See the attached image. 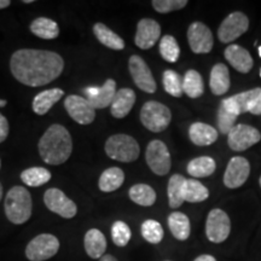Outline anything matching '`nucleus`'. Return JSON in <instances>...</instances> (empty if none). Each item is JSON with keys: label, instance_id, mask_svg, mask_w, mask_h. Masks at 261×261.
I'll return each instance as SVG.
<instances>
[{"label": "nucleus", "instance_id": "32", "mask_svg": "<svg viewBox=\"0 0 261 261\" xmlns=\"http://www.w3.org/2000/svg\"><path fill=\"white\" fill-rule=\"evenodd\" d=\"M182 91L190 98H198L204 92V85L197 70H188L182 79Z\"/></svg>", "mask_w": 261, "mask_h": 261}, {"label": "nucleus", "instance_id": "23", "mask_svg": "<svg viewBox=\"0 0 261 261\" xmlns=\"http://www.w3.org/2000/svg\"><path fill=\"white\" fill-rule=\"evenodd\" d=\"M64 96V91L61 89H51L38 93L33 99V112L37 115H45L51 108Z\"/></svg>", "mask_w": 261, "mask_h": 261}, {"label": "nucleus", "instance_id": "46", "mask_svg": "<svg viewBox=\"0 0 261 261\" xmlns=\"http://www.w3.org/2000/svg\"><path fill=\"white\" fill-rule=\"evenodd\" d=\"M6 106V100L0 99V108H4Z\"/></svg>", "mask_w": 261, "mask_h": 261}, {"label": "nucleus", "instance_id": "51", "mask_svg": "<svg viewBox=\"0 0 261 261\" xmlns=\"http://www.w3.org/2000/svg\"><path fill=\"white\" fill-rule=\"evenodd\" d=\"M0 167H2V161H0Z\"/></svg>", "mask_w": 261, "mask_h": 261}, {"label": "nucleus", "instance_id": "18", "mask_svg": "<svg viewBox=\"0 0 261 261\" xmlns=\"http://www.w3.org/2000/svg\"><path fill=\"white\" fill-rule=\"evenodd\" d=\"M261 93L260 87L256 89L246 91V92L234 94L228 98H225L221 102L220 106L224 108L225 110H227L228 113L233 114V115H242L244 113H248L250 104L255 98Z\"/></svg>", "mask_w": 261, "mask_h": 261}, {"label": "nucleus", "instance_id": "12", "mask_svg": "<svg viewBox=\"0 0 261 261\" xmlns=\"http://www.w3.org/2000/svg\"><path fill=\"white\" fill-rule=\"evenodd\" d=\"M249 28V18L243 12H232L221 22L218 29V38L224 44L236 40Z\"/></svg>", "mask_w": 261, "mask_h": 261}, {"label": "nucleus", "instance_id": "8", "mask_svg": "<svg viewBox=\"0 0 261 261\" xmlns=\"http://www.w3.org/2000/svg\"><path fill=\"white\" fill-rule=\"evenodd\" d=\"M231 231V221L223 210H212L205 221V234L213 243H223Z\"/></svg>", "mask_w": 261, "mask_h": 261}, {"label": "nucleus", "instance_id": "47", "mask_svg": "<svg viewBox=\"0 0 261 261\" xmlns=\"http://www.w3.org/2000/svg\"><path fill=\"white\" fill-rule=\"evenodd\" d=\"M2 198H3V185L2 182H0V201H2Z\"/></svg>", "mask_w": 261, "mask_h": 261}, {"label": "nucleus", "instance_id": "21", "mask_svg": "<svg viewBox=\"0 0 261 261\" xmlns=\"http://www.w3.org/2000/svg\"><path fill=\"white\" fill-rule=\"evenodd\" d=\"M84 246L86 254L91 259H100L107 250V240L104 233L98 228H91L85 234Z\"/></svg>", "mask_w": 261, "mask_h": 261}, {"label": "nucleus", "instance_id": "38", "mask_svg": "<svg viewBox=\"0 0 261 261\" xmlns=\"http://www.w3.org/2000/svg\"><path fill=\"white\" fill-rule=\"evenodd\" d=\"M130 237H132V232H130V228L125 221L117 220L113 224L112 238L115 246L120 248L126 247L129 242Z\"/></svg>", "mask_w": 261, "mask_h": 261}, {"label": "nucleus", "instance_id": "6", "mask_svg": "<svg viewBox=\"0 0 261 261\" xmlns=\"http://www.w3.org/2000/svg\"><path fill=\"white\" fill-rule=\"evenodd\" d=\"M60 250V241L51 233L34 237L25 247V256L31 261H45L54 257Z\"/></svg>", "mask_w": 261, "mask_h": 261}, {"label": "nucleus", "instance_id": "44", "mask_svg": "<svg viewBox=\"0 0 261 261\" xmlns=\"http://www.w3.org/2000/svg\"><path fill=\"white\" fill-rule=\"evenodd\" d=\"M99 261H119L115 256L110 255V254H104V255L100 257Z\"/></svg>", "mask_w": 261, "mask_h": 261}, {"label": "nucleus", "instance_id": "29", "mask_svg": "<svg viewBox=\"0 0 261 261\" xmlns=\"http://www.w3.org/2000/svg\"><path fill=\"white\" fill-rule=\"evenodd\" d=\"M210 196V191L202 182L196 179H185L182 184V200L190 203L203 202Z\"/></svg>", "mask_w": 261, "mask_h": 261}, {"label": "nucleus", "instance_id": "45", "mask_svg": "<svg viewBox=\"0 0 261 261\" xmlns=\"http://www.w3.org/2000/svg\"><path fill=\"white\" fill-rule=\"evenodd\" d=\"M11 5V2L10 0H0V10L9 8Z\"/></svg>", "mask_w": 261, "mask_h": 261}, {"label": "nucleus", "instance_id": "30", "mask_svg": "<svg viewBox=\"0 0 261 261\" xmlns=\"http://www.w3.org/2000/svg\"><path fill=\"white\" fill-rule=\"evenodd\" d=\"M217 168L215 161L210 156H201L188 163V173L192 178H205L213 174Z\"/></svg>", "mask_w": 261, "mask_h": 261}, {"label": "nucleus", "instance_id": "41", "mask_svg": "<svg viewBox=\"0 0 261 261\" xmlns=\"http://www.w3.org/2000/svg\"><path fill=\"white\" fill-rule=\"evenodd\" d=\"M9 130H10V127H9L8 119L0 113V143H3L4 140H6V138H8Z\"/></svg>", "mask_w": 261, "mask_h": 261}, {"label": "nucleus", "instance_id": "49", "mask_svg": "<svg viewBox=\"0 0 261 261\" xmlns=\"http://www.w3.org/2000/svg\"><path fill=\"white\" fill-rule=\"evenodd\" d=\"M259 56L261 57V46H259Z\"/></svg>", "mask_w": 261, "mask_h": 261}, {"label": "nucleus", "instance_id": "52", "mask_svg": "<svg viewBox=\"0 0 261 261\" xmlns=\"http://www.w3.org/2000/svg\"><path fill=\"white\" fill-rule=\"evenodd\" d=\"M260 76H261V69H260Z\"/></svg>", "mask_w": 261, "mask_h": 261}, {"label": "nucleus", "instance_id": "50", "mask_svg": "<svg viewBox=\"0 0 261 261\" xmlns=\"http://www.w3.org/2000/svg\"><path fill=\"white\" fill-rule=\"evenodd\" d=\"M259 182H260V187H261V177H260V179H259Z\"/></svg>", "mask_w": 261, "mask_h": 261}, {"label": "nucleus", "instance_id": "25", "mask_svg": "<svg viewBox=\"0 0 261 261\" xmlns=\"http://www.w3.org/2000/svg\"><path fill=\"white\" fill-rule=\"evenodd\" d=\"M93 33L98 39V41L104 46L112 48V50L120 51L125 48V41L121 37L113 32L109 27L104 23H96L93 25Z\"/></svg>", "mask_w": 261, "mask_h": 261}, {"label": "nucleus", "instance_id": "20", "mask_svg": "<svg viewBox=\"0 0 261 261\" xmlns=\"http://www.w3.org/2000/svg\"><path fill=\"white\" fill-rule=\"evenodd\" d=\"M135 103V91L130 89H121L116 91L112 106H110V113L115 119H123L128 115Z\"/></svg>", "mask_w": 261, "mask_h": 261}, {"label": "nucleus", "instance_id": "7", "mask_svg": "<svg viewBox=\"0 0 261 261\" xmlns=\"http://www.w3.org/2000/svg\"><path fill=\"white\" fill-rule=\"evenodd\" d=\"M145 160L149 168L156 175H166L171 171L172 160L167 145L162 140L154 139L146 146Z\"/></svg>", "mask_w": 261, "mask_h": 261}, {"label": "nucleus", "instance_id": "37", "mask_svg": "<svg viewBox=\"0 0 261 261\" xmlns=\"http://www.w3.org/2000/svg\"><path fill=\"white\" fill-rule=\"evenodd\" d=\"M142 236L146 242L151 244H159L163 238V228L162 225L154 219H148L142 224Z\"/></svg>", "mask_w": 261, "mask_h": 261}, {"label": "nucleus", "instance_id": "14", "mask_svg": "<svg viewBox=\"0 0 261 261\" xmlns=\"http://www.w3.org/2000/svg\"><path fill=\"white\" fill-rule=\"evenodd\" d=\"M188 40L194 54H210L213 48V34L207 25L201 22H194L188 29Z\"/></svg>", "mask_w": 261, "mask_h": 261}, {"label": "nucleus", "instance_id": "3", "mask_svg": "<svg viewBox=\"0 0 261 261\" xmlns=\"http://www.w3.org/2000/svg\"><path fill=\"white\" fill-rule=\"evenodd\" d=\"M5 215L15 225L24 224L32 217L33 201L31 192L23 187L11 188L4 203Z\"/></svg>", "mask_w": 261, "mask_h": 261}, {"label": "nucleus", "instance_id": "36", "mask_svg": "<svg viewBox=\"0 0 261 261\" xmlns=\"http://www.w3.org/2000/svg\"><path fill=\"white\" fill-rule=\"evenodd\" d=\"M163 89L166 92L171 94L173 97H181L184 91H182V77L180 74H178L174 70H166L162 76Z\"/></svg>", "mask_w": 261, "mask_h": 261}, {"label": "nucleus", "instance_id": "28", "mask_svg": "<svg viewBox=\"0 0 261 261\" xmlns=\"http://www.w3.org/2000/svg\"><path fill=\"white\" fill-rule=\"evenodd\" d=\"M168 227L174 238L179 241H187L191 232L190 220L188 215L181 212H173L168 217Z\"/></svg>", "mask_w": 261, "mask_h": 261}, {"label": "nucleus", "instance_id": "40", "mask_svg": "<svg viewBox=\"0 0 261 261\" xmlns=\"http://www.w3.org/2000/svg\"><path fill=\"white\" fill-rule=\"evenodd\" d=\"M151 5L160 14H168L184 9L188 5V2L187 0H154Z\"/></svg>", "mask_w": 261, "mask_h": 261}, {"label": "nucleus", "instance_id": "48", "mask_svg": "<svg viewBox=\"0 0 261 261\" xmlns=\"http://www.w3.org/2000/svg\"><path fill=\"white\" fill-rule=\"evenodd\" d=\"M24 4H32V3H34V0H23Z\"/></svg>", "mask_w": 261, "mask_h": 261}, {"label": "nucleus", "instance_id": "11", "mask_svg": "<svg viewBox=\"0 0 261 261\" xmlns=\"http://www.w3.org/2000/svg\"><path fill=\"white\" fill-rule=\"evenodd\" d=\"M128 69L130 76L139 90L144 91L146 93H154L158 90V85H156L149 65L138 55H133L129 57Z\"/></svg>", "mask_w": 261, "mask_h": 261}, {"label": "nucleus", "instance_id": "31", "mask_svg": "<svg viewBox=\"0 0 261 261\" xmlns=\"http://www.w3.org/2000/svg\"><path fill=\"white\" fill-rule=\"evenodd\" d=\"M128 196L130 201L135 202L136 204L143 205V207H150V205L155 204L156 191L151 187L146 184H136L129 189Z\"/></svg>", "mask_w": 261, "mask_h": 261}, {"label": "nucleus", "instance_id": "22", "mask_svg": "<svg viewBox=\"0 0 261 261\" xmlns=\"http://www.w3.org/2000/svg\"><path fill=\"white\" fill-rule=\"evenodd\" d=\"M189 137L195 145L208 146L217 142L218 130L207 123L195 122L189 128Z\"/></svg>", "mask_w": 261, "mask_h": 261}, {"label": "nucleus", "instance_id": "39", "mask_svg": "<svg viewBox=\"0 0 261 261\" xmlns=\"http://www.w3.org/2000/svg\"><path fill=\"white\" fill-rule=\"evenodd\" d=\"M236 120H237L236 115L228 113L227 110H225L221 106L219 107V109H218L217 123H218V128H219L220 133H223V135H228L230 130L234 127Z\"/></svg>", "mask_w": 261, "mask_h": 261}, {"label": "nucleus", "instance_id": "19", "mask_svg": "<svg viewBox=\"0 0 261 261\" xmlns=\"http://www.w3.org/2000/svg\"><path fill=\"white\" fill-rule=\"evenodd\" d=\"M225 58L237 71L242 74H247L252 70L254 61L252 55L246 48L240 45H228L225 48Z\"/></svg>", "mask_w": 261, "mask_h": 261}, {"label": "nucleus", "instance_id": "4", "mask_svg": "<svg viewBox=\"0 0 261 261\" xmlns=\"http://www.w3.org/2000/svg\"><path fill=\"white\" fill-rule=\"evenodd\" d=\"M106 154L110 159L120 162H133L138 160L140 148L138 142L128 135H114L106 142Z\"/></svg>", "mask_w": 261, "mask_h": 261}, {"label": "nucleus", "instance_id": "24", "mask_svg": "<svg viewBox=\"0 0 261 261\" xmlns=\"http://www.w3.org/2000/svg\"><path fill=\"white\" fill-rule=\"evenodd\" d=\"M210 87L215 96H221L230 89V73L223 63L215 64L211 70Z\"/></svg>", "mask_w": 261, "mask_h": 261}, {"label": "nucleus", "instance_id": "34", "mask_svg": "<svg viewBox=\"0 0 261 261\" xmlns=\"http://www.w3.org/2000/svg\"><path fill=\"white\" fill-rule=\"evenodd\" d=\"M185 178L181 174H173L168 181L167 194L168 203L171 208H179L182 204V184Z\"/></svg>", "mask_w": 261, "mask_h": 261}, {"label": "nucleus", "instance_id": "27", "mask_svg": "<svg viewBox=\"0 0 261 261\" xmlns=\"http://www.w3.org/2000/svg\"><path fill=\"white\" fill-rule=\"evenodd\" d=\"M125 181V173L119 167H110L100 174L98 187L103 192H113L121 188Z\"/></svg>", "mask_w": 261, "mask_h": 261}, {"label": "nucleus", "instance_id": "2", "mask_svg": "<svg viewBox=\"0 0 261 261\" xmlns=\"http://www.w3.org/2000/svg\"><path fill=\"white\" fill-rule=\"evenodd\" d=\"M38 150L44 162L51 166L62 165L73 152V139L64 126L51 125L39 140Z\"/></svg>", "mask_w": 261, "mask_h": 261}, {"label": "nucleus", "instance_id": "1", "mask_svg": "<svg viewBox=\"0 0 261 261\" xmlns=\"http://www.w3.org/2000/svg\"><path fill=\"white\" fill-rule=\"evenodd\" d=\"M10 69L18 83L39 87L60 76L64 69V61L57 52L22 48L11 56Z\"/></svg>", "mask_w": 261, "mask_h": 261}, {"label": "nucleus", "instance_id": "26", "mask_svg": "<svg viewBox=\"0 0 261 261\" xmlns=\"http://www.w3.org/2000/svg\"><path fill=\"white\" fill-rule=\"evenodd\" d=\"M29 28L35 37L45 39V40H52L60 35V27H58L57 22L47 17L35 18Z\"/></svg>", "mask_w": 261, "mask_h": 261}, {"label": "nucleus", "instance_id": "16", "mask_svg": "<svg viewBox=\"0 0 261 261\" xmlns=\"http://www.w3.org/2000/svg\"><path fill=\"white\" fill-rule=\"evenodd\" d=\"M160 35H161V25L155 19L143 18L137 25L135 42L142 50H149L158 42Z\"/></svg>", "mask_w": 261, "mask_h": 261}, {"label": "nucleus", "instance_id": "43", "mask_svg": "<svg viewBox=\"0 0 261 261\" xmlns=\"http://www.w3.org/2000/svg\"><path fill=\"white\" fill-rule=\"evenodd\" d=\"M194 261H217V259L213 255H208V254H203V255L197 256Z\"/></svg>", "mask_w": 261, "mask_h": 261}, {"label": "nucleus", "instance_id": "33", "mask_svg": "<svg viewBox=\"0 0 261 261\" xmlns=\"http://www.w3.org/2000/svg\"><path fill=\"white\" fill-rule=\"evenodd\" d=\"M51 173L48 169L44 167H32L24 169L21 173V180L27 187L39 188L50 181Z\"/></svg>", "mask_w": 261, "mask_h": 261}, {"label": "nucleus", "instance_id": "15", "mask_svg": "<svg viewBox=\"0 0 261 261\" xmlns=\"http://www.w3.org/2000/svg\"><path fill=\"white\" fill-rule=\"evenodd\" d=\"M250 174V165L242 156H234L228 161L224 174V184L228 189L241 188Z\"/></svg>", "mask_w": 261, "mask_h": 261}, {"label": "nucleus", "instance_id": "13", "mask_svg": "<svg viewBox=\"0 0 261 261\" xmlns=\"http://www.w3.org/2000/svg\"><path fill=\"white\" fill-rule=\"evenodd\" d=\"M64 108L74 121L80 125H90L96 119V109L86 98L70 94L65 98Z\"/></svg>", "mask_w": 261, "mask_h": 261}, {"label": "nucleus", "instance_id": "42", "mask_svg": "<svg viewBox=\"0 0 261 261\" xmlns=\"http://www.w3.org/2000/svg\"><path fill=\"white\" fill-rule=\"evenodd\" d=\"M248 113H252L254 115H261V93L250 104Z\"/></svg>", "mask_w": 261, "mask_h": 261}, {"label": "nucleus", "instance_id": "17", "mask_svg": "<svg viewBox=\"0 0 261 261\" xmlns=\"http://www.w3.org/2000/svg\"><path fill=\"white\" fill-rule=\"evenodd\" d=\"M86 99L89 100L94 109H104L112 106L114 97L116 94L115 80L108 79L100 87H87L85 89Z\"/></svg>", "mask_w": 261, "mask_h": 261}, {"label": "nucleus", "instance_id": "35", "mask_svg": "<svg viewBox=\"0 0 261 261\" xmlns=\"http://www.w3.org/2000/svg\"><path fill=\"white\" fill-rule=\"evenodd\" d=\"M160 54L161 57L168 63H175L180 56V47L178 41L172 35H165L160 41Z\"/></svg>", "mask_w": 261, "mask_h": 261}, {"label": "nucleus", "instance_id": "5", "mask_svg": "<svg viewBox=\"0 0 261 261\" xmlns=\"http://www.w3.org/2000/svg\"><path fill=\"white\" fill-rule=\"evenodd\" d=\"M172 121V113L165 104L149 100L140 110V122L151 132L159 133L165 130Z\"/></svg>", "mask_w": 261, "mask_h": 261}, {"label": "nucleus", "instance_id": "10", "mask_svg": "<svg viewBox=\"0 0 261 261\" xmlns=\"http://www.w3.org/2000/svg\"><path fill=\"white\" fill-rule=\"evenodd\" d=\"M260 140L261 133L259 130L255 127L246 125V123L234 125L233 128L227 135L228 146L233 151H246L247 149L252 148Z\"/></svg>", "mask_w": 261, "mask_h": 261}, {"label": "nucleus", "instance_id": "9", "mask_svg": "<svg viewBox=\"0 0 261 261\" xmlns=\"http://www.w3.org/2000/svg\"><path fill=\"white\" fill-rule=\"evenodd\" d=\"M44 203L48 211L56 213L64 219H71L77 213V207L74 201L57 188L47 189L44 194Z\"/></svg>", "mask_w": 261, "mask_h": 261}]
</instances>
